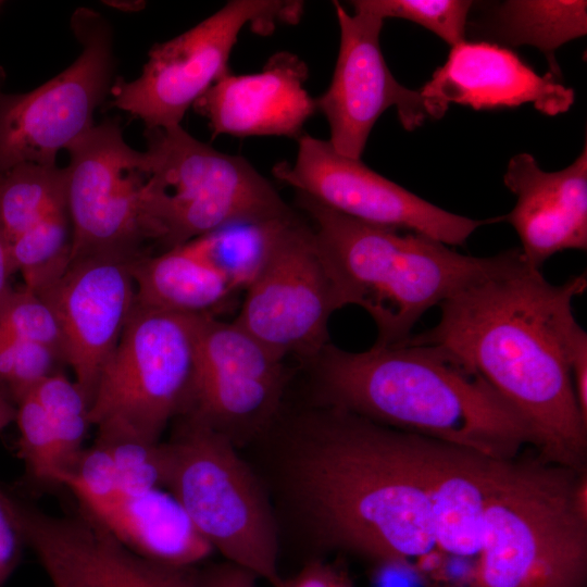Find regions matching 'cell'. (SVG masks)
<instances>
[{
	"mask_svg": "<svg viewBox=\"0 0 587 587\" xmlns=\"http://www.w3.org/2000/svg\"><path fill=\"white\" fill-rule=\"evenodd\" d=\"M145 137L146 210L166 250L229 223L294 213L242 157L213 149L180 125L146 128Z\"/></svg>",
	"mask_w": 587,
	"mask_h": 587,
	"instance_id": "52a82bcc",
	"label": "cell"
},
{
	"mask_svg": "<svg viewBox=\"0 0 587 587\" xmlns=\"http://www.w3.org/2000/svg\"><path fill=\"white\" fill-rule=\"evenodd\" d=\"M569 367L579 410L587 420V334L580 325L571 340Z\"/></svg>",
	"mask_w": 587,
	"mask_h": 587,
	"instance_id": "8d00e7d4",
	"label": "cell"
},
{
	"mask_svg": "<svg viewBox=\"0 0 587 587\" xmlns=\"http://www.w3.org/2000/svg\"><path fill=\"white\" fill-rule=\"evenodd\" d=\"M65 202L64 168L23 163L0 174V224L8 242Z\"/></svg>",
	"mask_w": 587,
	"mask_h": 587,
	"instance_id": "484cf974",
	"label": "cell"
},
{
	"mask_svg": "<svg viewBox=\"0 0 587 587\" xmlns=\"http://www.w3.org/2000/svg\"><path fill=\"white\" fill-rule=\"evenodd\" d=\"M30 392L43 408L53 432L62 486L63 478L86 448L89 402L77 384L62 372L46 377Z\"/></svg>",
	"mask_w": 587,
	"mask_h": 587,
	"instance_id": "83f0119b",
	"label": "cell"
},
{
	"mask_svg": "<svg viewBox=\"0 0 587 587\" xmlns=\"http://www.w3.org/2000/svg\"><path fill=\"white\" fill-rule=\"evenodd\" d=\"M15 407L17 453L25 480L35 488L61 486L57 441L43 408L32 392Z\"/></svg>",
	"mask_w": 587,
	"mask_h": 587,
	"instance_id": "f1b7e54d",
	"label": "cell"
},
{
	"mask_svg": "<svg viewBox=\"0 0 587 587\" xmlns=\"http://www.w3.org/2000/svg\"><path fill=\"white\" fill-rule=\"evenodd\" d=\"M586 287L585 274L553 285L525 265L444 301L438 323L403 345L438 347L479 373L528 423L539 458L584 471L587 420L569 350L579 325L573 300Z\"/></svg>",
	"mask_w": 587,
	"mask_h": 587,
	"instance_id": "6da1fadb",
	"label": "cell"
},
{
	"mask_svg": "<svg viewBox=\"0 0 587 587\" xmlns=\"http://www.w3.org/2000/svg\"><path fill=\"white\" fill-rule=\"evenodd\" d=\"M257 579L248 570L227 561L199 571L200 587H257Z\"/></svg>",
	"mask_w": 587,
	"mask_h": 587,
	"instance_id": "74e56055",
	"label": "cell"
},
{
	"mask_svg": "<svg viewBox=\"0 0 587 587\" xmlns=\"http://www.w3.org/2000/svg\"><path fill=\"white\" fill-rule=\"evenodd\" d=\"M0 336L52 349L65 363V345L52 308L25 286L11 287L0 302Z\"/></svg>",
	"mask_w": 587,
	"mask_h": 587,
	"instance_id": "1f68e13d",
	"label": "cell"
},
{
	"mask_svg": "<svg viewBox=\"0 0 587 587\" xmlns=\"http://www.w3.org/2000/svg\"><path fill=\"white\" fill-rule=\"evenodd\" d=\"M430 118H440L451 103L474 110L515 108L533 103L546 115L569 111L575 100L572 88L550 73L537 74L515 52L487 41H464L419 89Z\"/></svg>",
	"mask_w": 587,
	"mask_h": 587,
	"instance_id": "d6986e66",
	"label": "cell"
},
{
	"mask_svg": "<svg viewBox=\"0 0 587 587\" xmlns=\"http://www.w3.org/2000/svg\"><path fill=\"white\" fill-rule=\"evenodd\" d=\"M92 519L128 549L161 564L197 567L213 552L177 500L163 488L123 492L110 509Z\"/></svg>",
	"mask_w": 587,
	"mask_h": 587,
	"instance_id": "7402d4cb",
	"label": "cell"
},
{
	"mask_svg": "<svg viewBox=\"0 0 587 587\" xmlns=\"http://www.w3.org/2000/svg\"><path fill=\"white\" fill-rule=\"evenodd\" d=\"M71 27L79 57L58 76L24 93H0V174L23 164L55 165L93 126V113L112 86V30L90 9H77Z\"/></svg>",
	"mask_w": 587,
	"mask_h": 587,
	"instance_id": "9c48e42d",
	"label": "cell"
},
{
	"mask_svg": "<svg viewBox=\"0 0 587 587\" xmlns=\"http://www.w3.org/2000/svg\"><path fill=\"white\" fill-rule=\"evenodd\" d=\"M164 442L165 487L213 551L277 587L276 523L258 478L235 442L204 422L182 415Z\"/></svg>",
	"mask_w": 587,
	"mask_h": 587,
	"instance_id": "8992f818",
	"label": "cell"
},
{
	"mask_svg": "<svg viewBox=\"0 0 587 587\" xmlns=\"http://www.w3.org/2000/svg\"><path fill=\"white\" fill-rule=\"evenodd\" d=\"M340 46L330 86L315 99L329 124L328 142L340 154L361 159L378 117L391 105L407 130L430 118L420 90L396 80L383 55L379 35L384 20L362 11L349 14L334 1Z\"/></svg>",
	"mask_w": 587,
	"mask_h": 587,
	"instance_id": "9a60e30c",
	"label": "cell"
},
{
	"mask_svg": "<svg viewBox=\"0 0 587 587\" xmlns=\"http://www.w3.org/2000/svg\"><path fill=\"white\" fill-rule=\"evenodd\" d=\"M2 5V2L0 1V7Z\"/></svg>",
	"mask_w": 587,
	"mask_h": 587,
	"instance_id": "7bdbcfd3",
	"label": "cell"
},
{
	"mask_svg": "<svg viewBox=\"0 0 587 587\" xmlns=\"http://www.w3.org/2000/svg\"><path fill=\"white\" fill-rule=\"evenodd\" d=\"M490 37L512 47L529 45L540 50L549 73L561 77L555 51L587 34L584 0H509L495 10L488 25Z\"/></svg>",
	"mask_w": 587,
	"mask_h": 587,
	"instance_id": "cb8c5ba5",
	"label": "cell"
},
{
	"mask_svg": "<svg viewBox=\"0 0 587 587\" xmlns=\"http://www.w3.org/2000/svg\"><path fill=\"white\" fill-rule=\"evenodd\" d=\"M274 175L298 193L361 222L426 235L462 246L482 225L500 216L473 220L448 212L367 167L361 159L338 153L332 145L303 134L294 165L279 163Z\"/></svg>",
	"mask_w": 587,
	"mask_h": 587,
	"instance_id": "4fadbf2b",
	"label": "cell"
},
{
	"mask_svg": "<svg viewBox=\"0 0 587 587\" xmlns=\"http://www.w3.org/2000/svg\"><path fill=\"white\" fill-rule=\"evenodd\" d=\"M283 217L245 220L192 239L198 250L229 280L246 290L263 270L286 232L298 221Z\"/></svg>",
	"mask_w": 587,
	"mask_h": 587,
	"instance_id": "d4e9b609",
	"label": "cell"
},
{
	"mask_svg": "<svg viewBox=\"0 0 587 587\" xmlns=\"http://www.w3.org/2000/svg\"><path fill=\"white\" fill-rule=\"evenodd\" d=\"M62 486L76 497L80 511L91 517L100 516L123 495L113 459L97 439L83 450Z\"/></svg>",
	"mask_w": 587,
	"mask_h": 587,
	"instance_id": "d6a6232c",
	"label": "cell"
},
{
	"mask_svg": "<svg viewBox=\"0 0 587 587\" xmlns=\"http://www.w3.org/2000/svg\"><path fill=\"white\" fill-rule=\"evenodd\" d=\"M354 11L386 17H399L433 32L451 47L465 40L472 1L465 0H357Z\"/></svg>",
	"mask_w": 587,
	"mask_h": 587,
	"instance_id": "4dcf8cb0",
	"label": "cell"
},
{
	"mask_svg": "<svg viewBox=\"0 0 587 587\" xmlns=\"http://www.w3.org/2000/svg\"><path fill=\"white\" fill-rule=\"evenodd\" d=\"M414 445L433 520L436 550L429 558L430 573L439 579L452 564L467 563L472 574L482 549L488 501L509 459L416 435Z\"/></svg>",
	"mask_w": 587,
	"mask_h": 587,
	"instance_id": "ac0fdd59",
	"label": "cell"
},
{
	"mask_svg": "<svg viewBox=\"0 0 587 587\" xmlns=\"http://www.w3.org/2000/svg\"><path fill=\"white\" fill-rule=\"evenodd\" d=\"M201 316L135 303L89 404L97 432L161 441L189 401Z\"/></svg>",
	"mask_w": 587,
	"mask_h": 587,
	"instance_id": "ba28073f",
	"label": "cell"
},
{
	"mask_svg": "<svg viewBox=\"0 0 587 587\" xmlns=\"http://www.w3.org/2000/svg\"><path fill=\"white\" fill-rule=\"evenodd\" d=\"M66 150L70 261L97 254L143 255V242L157 241L145 201L147 152L129 147L115 121L95 125Z\"/></svg>",
	"mask_w": 587,
	"mask_h": 587,
	"instance_id": "8fae6325",
	"label": "cell"
},
{
	"mask_svg": "<svg viewBox=\"0 0 587 587\" xmlns=\"http://www.w3.org/2000/svg\"><path fill=\"white\" fill-rule=\"evenodd\" d=\"M308 67L289 52L271 57L262 72L218 78L193 104L209 121L212 135L299 138L314 114L304 82Z\"/></svg>",
	"mask_w": 587,
	"mask_h": 587,
	"instance_id": "44dd1931",
	"label": "cell"
},
{
	"mask_svg": "<svg viewBox=\"0 0 587 587\" xmlns=\"http://www.w3.org/2000/svg\"><path fill=\"white\" fill-rule=\"evenodd\" d=\"M277 587H354V584L337 565L312 560L292 577L282 579Z\"/></svg>",
	"mask_w": 587,
	"mask_h": 587,
	"instance_id": "d590c367",
	"label": "cell"
},
{
	"mask_svg": "<svg viewBox=\"0 0 587 587\" xmlns=\"http://www.w3.org/2000/svg\"><path fill=\"white\" fill-rule=\"evenodd\" d=\"M286 382L283 359L234 321L202 315L190 397L182 415L204 422L235 442L268 423Z\"/></svg>",
	"mask_w": 587,
	"mask_h": 587,
	"instance_id": "5bb4252c",
	"label": "cell"
},
{
	"mask_svg": "<svg viewBox=\"0 0 587 587\" xmlns=\"http://www.w3.org/2000/svg\"><path fill=\"white\" fill-rule=\"evenodd\" d=\"M234 322L276 357L313 360L328 344V322L341 309L310 226L298 220L245 290Z\"/></svg>",
	"mask_w": 587,
	"mask_h": 587,
	"instance_id": "7c38bea8",
	"label": "cell"
},
{
	"mask_svg": "<svg viewBox=\"0 0 587 587\" xmlns=\"http://www.w3.org/2000/svg\"><path fill=\"white\" fill-rule=\"evenodd\" d=\"M64 363L50 348L0 336V394L16 404Z\"/></svg>",
	"mask_w": 587,
	"mask_h": 587,
	"instance_id": "836d02e7",
	"label": "cell"
},
{
	"mask_svg": "<svg viewBox=\"0 0 587 587\" xmlns=\"http://www.w3.org/2000/svg\"><path fill=\"white\" fill-rule=\"evenodd\" d=\"M17 524L51 587H200L198 567L135 553L89 515H52L10 495Z\"/></svg>",
	"mask_w": 587,
	"mask_h": 587,
	"instance_id": "2e32d148",
	"label": "cell"
},
{
	"mask_svg": "<svg viewBox=\"0 0 587 587\" xmlns=\"http://www.w3.org/2000/svg\"><path fill=\"white\" fill-rule=\"evenodd\" d=\"M96 439L108 448L123 492L164 489L166 458L163 441L117 432H97Z\"/></svg>",
	"mask_w": 587,
	"mask_h": 587,
	"instance_id": "f546056e",
	"label": "cell"
},
{
	"mask_svg": "<svg viewBox=\"0 0 587 587\" xmlns=\"http://www.w3.org/2000/svg\"><path fill=\"white\" fill-rule=\"evenodd\" d=\"M285 459L287 494L321 544L412 571L435 552L412 434L324 407L300 423Z\"/></svg>",
	"mask_w": 587,
	"mask_h": 587,
	"instance_id": "7a4b0ae2",
	"label": "cell"
},
{
	"mask_svg": "<svg viewBox=\"0 0 587 587\" xmlns=\"http://www.w3.org/2000/svg\"><path fill=\"white\" fill-rule=\"evenodd\" d=\"M25 547L27 546L12 511L9 492L0 488V587L20 565Z\"/></svg>",
	"mask_w": 587,
	"mask_h": 587,
	"instance_id": "e575fe53",
	"label": "cell"
},
{
	"mask_svg": "<svg viewBox=\"0 0 587 587\" xmlns=\"http://www.w3.org/2000/svg\"><path fill=\"white\" fill-rule=\"evenodd\" d=\"M292 1L233 0L182 35L152 47L141 75L116 80L112 105L140 118L146 128L179 126L186 111L223 75L243 26L267 33L276 22H295Z\"/></svg>",
	"mask_w": 587,
	"mask_h": 587,
	"instance_id": "30bf717a",
	"label": "cell"
},
{
	"mask_svg": "<svg viewBox=\"0 0 587 587\" xmlns=\"http://www.w3.org/2000/svg\"><path fill=\"white\" fill-rule=\"evenodd\" d=\"M14 274L12 266L9 242L0 224V302L12 287L10 277Z\"/></svg>",
	"mask_w": 587,
	"mask_h": 587,
	"instance_id": "f35d334b",
	"label": "cell"
},
{
	"mask_svg": "<svg viewBox=\"0 0 587 587\" xmlns=\"http://www.w3.org/2000/svg\"><path fill=\"white\" fill-rule=\"evenodd\" d=\"M108 5L114 7L122 11L134 12L141 10L145 7L143 1H110Z\"/></svg>",
	"mask_w": 587,
	"mask_h": 587,
	"instance_id": "60d3db41",
	"label": "cell"
},
{
	"mask_svg": "<svg viewBox=\"0 0 587 587\" xmlns=\"http://www.w3.org/2000/svg\"><path fill=\"white\" fill-rule=\"evenodd\" d=\"M136 303L187 315H213L235 292L192 240L132 262Z\"/></svg>",
	"mask_w": 587,
	"mask_h": 587,
	"instance_id": "603a6c76",
	"label": "cell"
},
{
	"mask_svg": "<svg viewBox=\"0 0 587 587\" xmlns=\"http://www.w3.org/2000/svg\"><path fill=\"white\" fill-rule=\"evenodd\" d=\"M135 259L118 254L75 259L53 283L34 291L59 320L65 364L89 404L136 303Z\"/></svg>",
	"mask_w": 587,
	"mask_h": 587,
	"instance_id": "e0dca14e",
	"label": "cell"
},
{
	"mask_svg": "<svg viewBox=\"0 0 587 587\" xmlns=\"http://www.w3.org/2000/svg\"><path fill=\"white\" fill-rule=\"evenodd\" d=\"M16 407L0 394V432L14 422Z\"/></svg>",
	"mask_w": 587,
	"mask_h": 587,
	"instance_id": "ab89813d",
	"label": "cell"
},
{
	"mask_svg": "<svg viewBox=\"0 0 587 587\" xmlns=\"http://www.w3.org/2000/svg\"><path fill=\"white\" fill-rule=\"evenodd\" d=\"M504 185L516 196L502 221L516 230L526 263L540 270L553 254L587 248V145L567 167L546 172L526 152L509 161Z\"/></svg>",
	"mask_w": 587,
	"mask_h": 587,
	"instance_id": "ffe728a7",
	"label": "cell"
},
{
	"mask_svg": "<svg viewBox=\"0 0 587 587\" xmlns=\"http://www.w3.org/2000/svg\"><path fill=\"white\" fill-rule=\"evenodd\" d=\"M342 308L377 327L376 345L402 346L421 316L486 279L528 265L520 248L491 257L459 253L426 235L367 224L298 193Z\"/></svg>",
	"mask_w": 587,
	"mask_h": 587,
	"instance_id": "277c9868",
	"label": "cell"
},
{
	"mask_svg": "<svg viewBox=\"0 0 587 587\" xmlns=\"http://www.w3.org/2000/svg\"><path fill=\"white\" fill-rule=\"evenodd\" d=\"M4 79H5V72H4L3 67L0 66V93L2 92L1 88H2V85L4 83Z\"/></svg>",
	"mask_w": 587,
	"mask_h": 587,
	"instance_id": "b9f144b4",
	"label": "cell"
},
{
	"mask_svg": "<svg viewBox=\"0 0 587 587\" xmlns=\"http://www.w3.org/2000/svg\"><path fill=\"white\" fill-rule=\"evenodd\" d=\"M71 246L72 224L65 202L9 242L14 273L22 274L26 288L38 291L66 270Z\"/></svg>",
	"mask_w": 587,
	"mask_h": 587,
	"instance_id": "4316f807",
	"label": "cell"
},
{
	"mask_svg": "<svg viewBox=\"0 0 587 587\" xmlns=\"http://www.w3.org/2000/svg\"><path fill=\"white\" fill-rule=\"evenodd\" d=\"M312 361L324 407L497 459L536 448L519 411L438 347L374 344L350 352L328 342Z\"/></svg>",
	"mask_w": 587,
	"mask_h": 587,
	"instance_id": "3957f363",
	"label": "cell"
},
{
	"mask_svg": "<svg viewBox=\"0 0 587 587\" xmlns=\"http://www.w3.org/2000/svg\"><path fill=\"white\" fill-rule=\"evenodd\" d=\"M587 474L537 458L504 462L465 587H584Z\"/></svg>",
	"mask_w": 587,
	"mask_h": 587,
	"instance_id": "5b68a950",
	"label": "cell"
}]
</instances>
